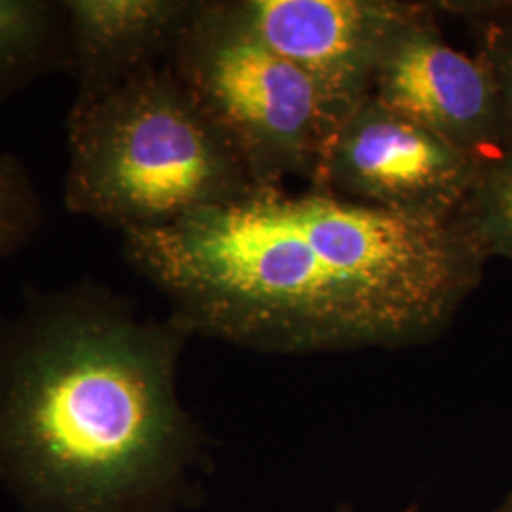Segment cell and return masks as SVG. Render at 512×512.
<instances>
[{"label":"cell","instance_id":"1","mask_svg":"<svg viewBox=\"0 0 512 512\" xmlns=\"http://www.w3.org/2000/svg\"><path fill=\"white\" fill-rule=\"evenodd\" d=\"M122 251L190 336L275 353L429 342L488 262L456 219L283 184L124 234Z\"/></svg>","mask_w":512,"mask_h":512},{"label":"cell","instance_id":"2","mask_svg":"<svg viewBox=\"0 0 512 512\" xmlns=\"http://www.w3.org/2000/svg\"><path fill=\"white\" fill-rule=\"evenodd\" d=\"M192 336L97 281L0 317V484L21 512H177L207 439L177 372Z\"/></svg>","mask_w":512,"mask_h":512},{"label":"cell","instance_id":"3","mask_svg":"<svg viewBox=\"0 0 512 512\" xmlns=\"http://www.w3.org/2000/svg\"><path fill=\"white\" fill-rule=\"evenodd\" d=\"M67 148V211L122 236L232 202L255 186L167 63L73 101Z\"/></svg>","mask_w":512,"mask_h":512},{"label":"cell","instance_id":"4","mask_svg":"<svg viewBox=\"0 0 512 512\" xmlns=\"http://www.w3.org/2000/svg\"><path fill=\"white\" fill-rule=\"evenodd\" d=\"M167 65L255 184L300 177L311 186L351 112L256 37L230 0L200 2Z\"/></svg>","mask_w":512,"mask_h":512},{"label":"cell","instance_id":"5","mask_svg":"<svg viewBox=\"0 0 512 512\" xmlns=\"http://www.w3.org/2000/svg\"><path fill=\"white\" fill-rule=\"evenodd\" d=\"M484 164L366 95L336 129L310 188L412 219L452 220Z\"/></svg>","mask_w":512,"mask_h":512},{"label":"cell","instance_id":"6","mask_svg":"<svg viewBox=\"0 0 512 512\" xmlns=\"http://www.w3.org/2000/svg\"><path fill=\"white\" fill-rule=\"evenodd\" d=\"M368 95L482 162L507 152L494 76L444 40L433 4L391 38Z\"/></svg>","mask_w":512,"mask_h":512},{"label":"cell","instance_id":"7","mask_svg":"<svg viewBox=\"0 0 512 512\" xmlns=\"http://www.w3.org/2000/svg\"><path fill=\"white\" fill-rule=\"evenodd\" d=\"M241 21L275 54L353 110L372 88L395 33L425 2L230 0Z\"/></svg>","mask_w":512,"mask_h":512},{"label":"cell","instance_id":"8","mask_svg":"<svg viewBox=\"0 0 512 512\" xmlns=\"http://www.w3.org/2000/svg\"><path fill=\"white\" fill-rule=\"evenodd\" d=\"M202 0H63L76 78L88 101L165 65Z\"/></svg>","mask_w":512,"mask_h":512},{"label":"cell","instance_id":"9","mask_svg":"<svg viewBox=\"0 0 512 512\" xmlns=\"http://www.w3.org/2000/svg\"><path fill=\"white\" fill-rule=\"evenodd\" d=\"M65 71L71 52L63 0H0V103Z\"/></svg>","mask_w":512,"mask_h":512},{"label":"cell","instance_id":"10","mask_svg":"<svg viewBox=\"0 0 512 512\" xmlns=\"http://www.w3.org/2000/svg\"><path fill=\"white\" fill-rule=\"evenodd\" d=\"M456 220L488 260H512V150L482 165Z\"/></svg>","mask_w":512,"mask_h":512},{"label":"cell","instance_id":"11","mask_svg":"<svg viewBox=\"0 0 512 512\" xmlns=\"http://www.w3.org/2000/svg\"><path fill=\"white\" fill-rule=\"evenodd\" d=\"M467 23L476 38V57L494 76L503 112L507 152L512 150V2H439Z\"/></svg>","mask_w":512,"mask_h":512},{"label":"cell","instance_id":"12","mask_svg":"<svg viewBox=\"0 0 512 512\" xmlns=\"http://www.w3.org/2000/svg\"><path fill=\"white\" fill-rule=\"evenodd\" d=\"M44 220L37 184L16 156L0 152V260L35 238Z\"/></svg>","mask_w":512,"mask_h":512},{"label":"cell","instance_id":"13","mask_svg":"<svg viewBox=\"0 0 512 512\" xmlns=\"http://www.w3.org/2000/svg\"><path fill=\"white\" fill-rule=\"evenodd\" d=\"M490 512H512V490L509 492V495L501 501V505H497L494 511Z\"/></svg>","mask_w":512,"mask_h":512},{"label":"cell","instance_id":"14","mask_svg":"<svg viewBox=\"0 0 512 512\" xmlns=\"http://www.w3.org/2000/svg\"><path fill=\"white\" fill-rule=\"evenodd\" d=\"M406 512H416V511H414V509H410V511H406Z\"/></svg>","mask_w":512,"mask_h":512}]
</instances>
